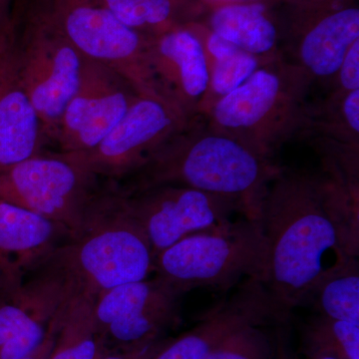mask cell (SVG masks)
<instances>
[{
  "label": "cell",
  "mask_w": 359,
  "mask_h": 359,
  "mask_svg": "<svg viewBox=\"0 0 359 359\" xmlns=\"http://www.w3.org/2000/svg\"><path fill=\"white\" fill-rule=\"evenodd\" d=\"M304 138L359 147V89H330L320 102L309 104V125Z\"/></svg>",
  "instance_id": "obj_23"
},
{
  "label": "cell",
  "mask_w": 359,
  "mask_h": 359,
  "mask_svg": "<svg viewBox=\"0 0 359 359\" xmlns=\"http://www.w3.org/2000/svg\"><path fill=\"white\" fill-rule=\"evenodd\" d=\"M168 339L157 340L147 346L110 351L102 359H152Z\"/></svg>",
  "instance_id": "obj_27"
},
{
  "label": "cell",
  "mask_w": 359,
  "mask_h": 359,
  "mask_svg": "<svg viewBox=\"0 0 359 359\" xmlns=\"http://www.w3.org/2000/svg\"><path fill=\"white\" fill-rule=\"evenodd\" d=\"M262 327L241 328L217 346L207 359H275V342Z\"/></svg>",
  "instance_id": "obj_25"
},
{
  "label": "cell",
  "mask_w": 359,
  "mask_h": 359,
  "mask_svg": "<svg viewBox=\"0 0 359 359\" xmlns=\"http://www.w3.org/2000/svg\"><path fill=\"white\" fill-rule=\"evenodd\" d=\"M264 289L290 316L323 273V257H358V203L327 173L280 168L262 205Z\"/></svg>",
  "instance_id": "obj_1"
},
{
  "label": "cell",
  "mask_w": 359,
  "mask_h": 359,
  "mask_svg": "<svg viewBox=\"0 0 359 359\" xmlns=\"http://www.w3.org/2000/svg\"><path fill=\"white\" fill-rule=\"evenodd\" d=\"M282 6L283 58L313 84L327 85L359 40L358 0H306Z\"/></svg>",
  "instance_id": "obj_9"
},
{
  "label": "cell",
  "mask_w": 359,
  "mask_h": 359,
  "mask_svg": "<svg viewBox=\"0 0 359 359\" xmlns=\"http://www.w3.org/2000/svg\"><path fill=\"white\" fill-rule=\"evenodd\" d=\"M95 299L72 294L58 311V330L49 359H102L109 353L94 320Z\"/></svg>",
  "instance_id": "obj_21"
},
{
  "label": "cell",
  "mask_w": 359,
  "mask_h": 359,
  "mask_svg": "<svg viewBox=\"0 0 359 359\" xmlns=\"http://www.w3.org/2000/svg\"><path fill=\"white\" fill-rule=\"evenodd\" d=\"M196 6H199L203 11L224 4H242V2H269L278 6H290V4H299L306 0H192Z\"/></svg>",
  "instance_id": "obj_29"
},
{
  "label": "cell",
  "mask_w": 359,
  "mask_h": 359,
  "mask_svg": "<svg viewBox=\"0 0 359 359\" xmlns=\"http://www.w3.org/2000/svg\"><path fill=\"white\" fill-rule=\"evenodd\" d=\"M266 237L259 219L226 222L193 233L155 257V276L185 294L199 287L230 290L242 278L262 282Z\"/></svg>",
  "instance_id": "obj_5"
},
{
  "label": "cell",
  "mask_w": 359,
  "mask_h": 359,
  "mask_svg": "<svg viewBox=\"0 0 359 359\" xmlns=\"http://www.w3.org/2000/svg\"><path fill=\"white\" fill-rule=\"evenodd\" d=\"M154 262L121 191L108 182L83 231L56 248L43 266L62 276L73 294L96 299L118 285L146 280L154 273Z\"/></svg>",
  "instance_id": "obj_3"
},
{
  "label": "cell",
  "mask_w": 359,
  "mask_h": 359,
  "mask_svg": "<svg viewBox=\"0 0 359 359\" xmlns=\"http://www.w3.org/2000/svg\"><path fill=\"white\" fill-rule=\"evenodd\" d=\"M308 306L320 316L359 323L358 257H340L323 269L302 302Z\"/></svg>",
  "instance_id": "obj_20"
},
{
  "label": "cell",
  "mask_w": 359,
  "mask_h": 359,
  "mask_svg": "<svg viewBox=\"0 0 359 359\" xmlns=\"http://www.w3.org/2000/svg\"><path fill=\"white\" fill-rule=\"evenodd\" d=\"M72 152H46L0 167V200L65 226L83 231L105 185Z\"/></svg>",
  "instance_id": "obj_6"
},
{
  "label": "cell",
  "mask_w": 359,
  "mask_h": 359,
  "mask_svg": "<svg viewBox=\"0 0 359 359\" xmlns=\"http://www.w3.org/2000/svg\"><path fill=\"white\" fill-rule=\"evenodd\" d=\"M14 54L23 85L41 122L47 142H53L66 106L79 86L84 57L59 29L44 1L18 21Z\"/></svg>",
  "instance_id": "obj_7"
},
{
  "label": "cell",
  "mask_w": 359,
  "mask_h": 359,
  "mask_svg": "<svg viewBox=\"0 0 359 359\" xmlns=\"http://www.w3.org/2000/svg\"><path fill=\"white\" fill-rule=\"evenodd\" d=\"M280 168L197 117L117 185L125 194L156 186L188 187L230 200L245 218L261 219L264 197Z\"/></svg>",
  "instance_id": "obj_2"
},
{
  "label": "cell",
  "mask_w": 359,
  "mask_h": 359,
  "mask_svg": "<svg viewBox=\"0 0 359 359\" xmlns=\"http://www.w3.org/2000/svg\"><path fill=\"white\" fill-rule=\"evenodd\" d=\"M4 278H2V276L0 275V295H1L2 289H4Z\"/></svg>",
  "instance_id": "obj_34"
},
{
  "label": "cell",
  "mask_w": 359,
  "mask_h": 359,
  "mask_svg": "<svg viewBox=\"0 0 359 359\" xmlns=\"http://www.w3.org/2000/svg\"><path fill=\"white\" fill-rule=\"evenodd\" d=\"M69 238L65 226L0 200V275L4 285L25 283Z\"/></svg>",
  "instance_id": "obj_16"
},
{
  "label": "cell",
  "mask_w": 359,
  "mask_h": 359,
  "mask_svg": "<svg viewBox=\"0 0 359 359\" xmlns=\"http://www.w3.org/2000/svg\"><path fill=\"white\" fill-rule=\"evenodd\" d=\"M327 90L351 91L359 89V40L346 52L339 70L327 84Z\"/></svg>",
  "instance_id": "obj_26"
},
{
  "label": "cell",
  "mask_w": 359,
  "mask_h": 359,
  "mask_svg": "<svg viewBox=\"0 0 359 359\" xmlns=\"http://www.w3.org/2000/svg\"><path fill=\"white\" fill-rule=\"evenodd\" d=\"M183 294L155 276L118 285L93 304L94 320L109 351L147 346L181 321Z\"/></svg>",
  "instance_id": "obj_11"
},
{
  "label": "cell",
  "mask_w": 359,
  "mask_h": 359,
  "mask_svg": "<svg viewBox=\"0 0 359 359\" xmlns=\"http://www.w3.org/2000/svg\"><path fill=\"white\" fill-rule=\"evenodd\" d=\"M313 85L304 71L282 57L259 67L203 119L212 129L273 160L285 144L306 133Z\"/></svg>",
  "instance_id": "obj_4"
},
{
  "label": "cell",
  "mask_w": 359,
  "mask_h": 359,
  "mask_svg": "<svg viewBox=\"0 0 359 359\" xmlns=\"http://www.w3.org/2000/svg\"><path fill=\"white\" fill-rule=\"evenodd\" d=\"M285 325V323H283L280 325V330L278 334V340L275 342V359H299L290 353L289 344H287L285 332H283V327Z\"/></svg>",
  "instance_id": "obj_31"
},
{
  "label": "cell",
  "mask_w": 359,
  "mask_h": 359,
  "mask_svg": "<svg viewBox=\"0 0 359 359\" xmlns=\"http://www.w3.org/2000/svg\"><path fill=\"white\" fill-rule=\"evenodd\" d=\"M306 359H340V358H334V356L316 355V356H311V358H306Z\"/></svg>",
  "instance_id": "obj_33"
},
{
  "label": "cell",
  "mask_w": 359,
  "mask_h": 359,
  "mask_svg": "<svg viewBox=\"0 0 359 359\" xmlns=\"http://www.w3.org/2000/svg\"><path fill=\"white\" fill-rule=\"evenodd\" d=\"M18 22L0 60V167L44 151L41 122L21 80L15 54Z\"/></svg>",
  "instance_id": "obj_17"
},
{
  "label": "cell",
  "mask_w": 359,
  "mask_h": 359,
  "mask_svg": "<svg viewBox=\"0 0 359 359\" xmlns=\"http://www.w3.org/2000/svg\"><path fill=\"white\" fill-rule=\"evenodd\" d=\"M302 346L306 358L359 359V323L316 314L304 327Z\"/></svg>",
  "instance_id": "obj_24"
},
{
  "label": "cell",
  "mask_w": 359,
  "mask_h": 359,
  "mask_svg": "<svg viewBox=\"0 0 359 359\" xmlns=\"http://www.w3.org/2000/svg\"><path fill=\"white\" fill-rule=\"evenodd\" d=\"M121 193L125 208L141 226L155 257L188 236L230 221L235 212L243 215L236 203L188 187L162 185Z\"/></svg>",
  "instance_id": "obj_12"
},
{
  "label": "cell",
  "mask_w": 359,
  "mask_h": 359,
  "mask_svg": "<svg viewBox=\"0 0 359 359\" xmlns=\"http://www.w3.org/2000/svg\"><path fill=\"white\" fill-rule=\"evenodd\" d=\"M58 330V313L52 318L49 323L48 330H47L46 337L41 344L29 355L23 359H49L52 348H53L54 342H55L56 332Z\"/></svg>",
  "instance_id": "obj_28"
},
{
  "label": "cell",
  "mask_w": 359,
  "mask_h": 359,
  "mask_svg": "<svg viewBox=\"0 0 359 359\" xmlns=\"http://www.w3.org/2000/svg\"><path fill=\"white\" fill-rule=\"evenodd\" d=\"M289 318L261 280L247 278L230 299L217 304L195 327L176 339H168L152 359H207L241 328L283 325Z\"/></svg>",
  "instance_id": "obj_14"
},
{
  "label": "cell",
  "mask_w": 359,
  "mask_h": 359,
  "mask_svg": "<svg viewBox=\"0 0 359 359\" xmlns=\"http://www.w3.org/2000/svg\"><path fill=\"white\" fill-rule=\"evenodd\" d=\"M15 28L16 20L13 16V14H11V18L0 27V60H1L2 54L6 50L9 40L13 37V33L15 32Z\"/></svg>",
  "instance_id": "obj_30"
},
{
  "label": "cell",
  "mask_w": 359,
  "mask_h": 359,
  "mask_svg": "<svg viewBox=\"0 0 359 359\" xmlns=\"http://www.w3.org/2000/svg\"><path fill=\"white\" fill-rule=\"evenodd\" d=\"M132 29L152 37L204 13L192 0H99Z\"/></svg>",
  "instance_id": "obj_22"
},
{
  "label": "cell",
  "mask_w": 359,
  "mask_h": 359,
  "mask_svg": "<svg viewBox=\"0 0 359 359\" xmlns=\"http://www.w3.org/2000/svg\"><path fill=\"white\" fill-rule=\"evenodd\" d=\"M188 25L199 37L209 71L207 90L197 110V117L203 118L219 100L244 84L269 61L238 48L215 34L199 20L190 21Z\"/></svg>",
  "instance_id": "obj_19"
},
{
  "label": "cell",
  "mask_w": 359,
  "mask_h": 359,
  "mask_svg": "<svg viewBox=\"0 0 359 359\" xmlns=\"http://www.w3.org/2000/svg\"><path fill=\"white\" fill-rule=\"evenodd\" d=\"M150 62L156 83L168 102L189 121L207 90L209 71L199 37L188 22L150 37Z\"/></svg>",
  "instance_id": "obj_15"
},
{
  "label": "cell",
  "mask_w": 359,
  "mask_h": 359,
  "mask_svg": "<svg viewBox=\"0 0 359 359\" xmlns=\"http://www.w3.org/2000/svg\"><path fill=\"white\" fill-rule=\"evenodd\" d=\"M44 4L83 57L115 71L139 95L165 99L151 67L150 37L124 25L99 0H44Z\"/></svg>",
  "instance_id": "obj_8"
},
{
  "label": "cell",
  "mask_w": 359,
  "mask_h": 359,
  "mask_svg": "<svg viewBox=\"0 0 359 359\" xmlns=\"http://www.w3.org/2000/svg\"><path fill=\"white\" fill-rule=\"evenodd\" d=\"M11 0H0V27L11 18Z\"/></svg>",
  "instance_id": "obj_32"
},
{
  "label": "cell",
  "mask_w": 359,
  "mask_h": 359,
  "mask_svg": "<svg viewBox=\"0 0 359 359\" xmlns=\"http://www.w3.org/2000/svg\"><path fill=\"white\" fill-rule=\"evenodd\" d=\"M189 122L165 99L139 96L98 145L72 153L98 178L118 184L141 169Z\"/></svg>",
  "instance_id": "obj_10"
},
{
  "label": "cell",
  "mask_w": 359,
  "mask_h": 359,
  "mask_svg": "<svg viewBox=\"0 0 359 359\" xmlns=\"http://www.w3.org/2000/svg\"><path fill=\"white\" fill-rule=\"evenodd\" d=\"M139 96L115 71L84 57L79 86L66 106L53 143L63 152L95 147Z\"/></svg>",
  "instance_id": "obj_13"
},
{
  "label": "cell",
  "mask_w": 359,
  "mask_h": 359,
  "mask_svg": "<svg viewBox=\"0 0 359 359\" xmlns=\"http://www.w3.org/2000/svg\"><path fill=\"white\" fill-rule=\"evenodd\" d=\"M276 6L269 2L224 4L207 9L198 20L238 48L271 62L283 57Z\"/></svg>",
  "instance_id": "obj_18"
}]
</instances>
